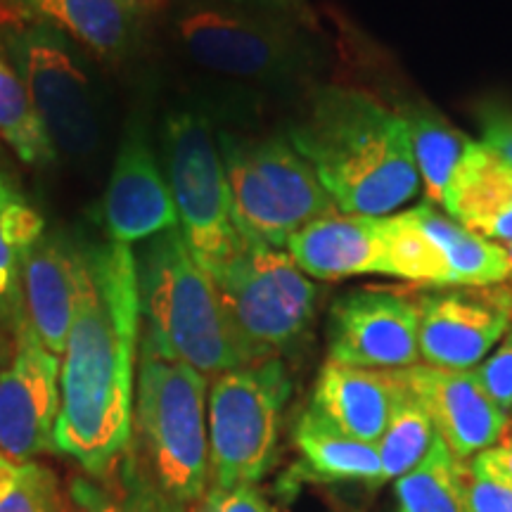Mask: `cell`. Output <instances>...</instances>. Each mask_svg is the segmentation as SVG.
<instances>
[{"label": "cell", "instance_id": "cell-1", "mask_svg": "<svg viewBox=\"0 0 512 512\" xmlns=\"http://www.w3.org/2000/svg\"><path fill=\"white\" fill-rule=\"evenodd\" d=\"M143 335L136 252L86 238L83 285L62 354L57 453L102 477L131 444L136 361Z\"/></svg>", "mask_w": 512, "mask_h": 512}, {"label": "cell", "instance_id": "cell-2", "mask_svg": "<svg viewBox=\"0 0 512 512\" xmlns=\"http://www.w3.org/2000/svg\"><path fill=\"white\" fill-rule=\"evenodd\" d=\"M285 133L344 214L392 216L420 195L406 119L373 93L313 86Z\"/></svg>", "mask_w": 512, "mask_h": 512}, {"label": "cell", "instance_id": "cell-3", "mask_svg": "<svg viewBox=\"0 0 512 512\" xmlns=\"http://www.w3.org/2000/svg\"><path fill=\"white\" fill-rule=\"evenodd\" d=\"M171 36L202 72L254 86L304 83L316 67V27L254 0H171Z\"/></svg>", "mask_w": 512, "mask_h": 512}, {"label": "cell", "instance_id": "cell-4", "mask_svg": "<svg viewBox=\"0 0 512 512\" xmlns=\"http://www.w3.org/2000/svg\"><path fill=\"white\" fill-rule=\"evenodd\" d=\"M136 268L140 342L207 377L245 366L214 280L190 254L181 230L171 228L143 242Z\"/></svg>", "mask_w": 512, "mask_h": 512}, {"label": "cell", "instance_id": "cell-5", "mask_svg": "<svg viewBox=\"0 0 512 512\" xmlns=\"http://www.w3.org/2000/svg\"><path fill=\"white\" fill-rule=\"evenodd\" d=\"M209 377L140 342L128 451L176 505L192 510L209 489Z\"/></svg>", "mask_w": 512, "mask_h": 512}, {"label": "cell", "instance_id": "cell-6", "mask_svg": "<svg viewBox=\"0 0 512 512\" xmlns=\"http://www.w3.org/2000/svg\"><path fill=\"white\" fill-rule=\"evenodd\" d=\"M230 214L242 242L285 249L297 230L339 211L287 133L219 131Z\"/></svg>", "mask_w": 512, "mask_h": 512}, {"label": "cell", "instance_id": "cell-7", "mask_svg": "<svg viewBox=\"0 0 512 512\" xmlns=\"http://www.w3.org/2000/svg\"><path fill=\"white\" fill-rule=\"evenodd\" d=\"M214 280L245 366L283 358L309 339L318 287L287 249L247 245Z\"/></svg>", "mask_w": 512, "mask_h": 512}, {"label": "cell", "instance_id": "cell-8", "mask_svg": "<svg viewBox=\"0 0 512 512\" xmlns=\"http://www.w3.org/2000/svg\"><path fill=\"white\" fill-rule=\"evenodd\" d=\"M292 377L285 361L249 363L209 384V486L256 484L278 456Z\"/></svg>", "mask_w": 512, "mask_h": 512}, {"label": "cell", "instance_id": "cell-9", "mask_svg": "<svg viewBox=\"0 0 512 512\" xmlns=\"http://www.w3.org/2000/svg\"><path fill=\"white\" fill-rule=\"evenodd\" d=\"M164 174L190 254L216 278L245 247L230 214L219 131L200 110H174L162 126Z\"/></svg>", "mask_w": 512, "mask_h": 512}, {"label": "cell", "instance_id": "cell-10", "mask_svg": "<svg viewBox=\"0 0 512 512\" xmlns=\"http://www.w3.org/2000/svg\"><path fill=\"white\" fill-rule=\"evenodd\" d=\"M0 55L27 86L57 155L91 157L102 143L100 105L72 38L48 24L0 17Z\"/></svg>", "mask_w": 512, "mask_h": 512}, {"label": "cell", "instance_id": "cell-11", "mask_svg": "<svg viewBox=\"0 0 512 512\" xmlns=\"http://www.w3.org/2000/svg\"><path fill=\"white\" fill-rule=\"evenodd\" d=\"M384 275L418 287H491L508 283V252L479 238L434 204L384 216Z\"/></svg>", "mask_w": 512, "mask_h": 512}, {"label": "cell", "instance_id": "cell-12", "mask_svg": "<svg viewBox=\"0 0 512 512\" xmlns=\"http://www.w3.org/2000/svg\"><path fill=\"white\" fill-rule=\"evenodd\" d=\"M420 294L394 287H358L328 313V361L368 370L420 363Z\"/></svg>", "mask_w": 512, "mask_h": 512}, {"label": "cell", "instance_id": "cell-13", "mask_svg": "<svg viewBox=\"0 0 512 512\" xmlns=\"http://www.w3.org/2000/svg\"><path fill=\"white\" fill-rule=\"evenodd\" d=\"M62 358L46 349L27 323L15 335V354L0 373V453L15 463L57 453Z\"/></svg>", "mask_w": 512, "mask_h": 512}, {"label": "cell", "instance_id": "cell-14", "mask_svg": "<svg viewBox=\"0 0 512 512\" xmlns=\"http://www.w3.org/2000/svg\"><path fill=\"white\" fill-rule=\"evenodd\" d=\"M512 328V285L453 287L420 294V361L472 370Z\"/></svg>", "mask_w": 512, "mask_h": 512}, {"label": "cell", "instance_id": "cell-15", "mask_svg": "<svg viewBox=\"0 0 512 512\" xmlns=\"http://www.w3.org/2000/svg\"><path fill=\"white\" fill-rule=\"evenodd\" d=\"M107 240L140 245L178 228V214L164 169L140 121H128L102 197Z\"/></svg>", "mask_w": 512, "mask_h": 512}, {"label": "cell", "instance_id": "cell-16", "mask_svg": "<svg viewBox=\"0 0 512 512\" xmlns=\"http://www.w3.org/2000/svg\"><path fill=\"white\" fill-rule=\"evenodd\" d=\"M448 451L467 463L477 453L498 444L510 425V413L486 396L472 370H451L415 363L399 370Z\"/></svg>", "mask_w": 512, "mask_h": 512}, {"label": "cell", "instance_id": "cell-17", "mask_svg": "<svg viewBox=\"0 0 512 512\" xmlns=\"http://www.w3.org/2000/svg\"><path fill=\"white\" fill-rule=\"evenodd\" d=\"M162 0H0V17L48 24L102 60L119 62L143 43Z\"/></svg>", "mask_w": 512, "mask_h": 512}, {"label": "cell", "instance_id": "cell-18", "mask_svg": "<svg viewBox=\"0 0 512 512\" xmlns=\"http://www.w3.org/2000/svg\"><path fill=\"white\" fill-rule=\"evenodd\" d=\"M86 238L74 230H46L24 264V311L29 325L55 356L64 354L83 285Z\"/></svg>", "mask_w": 512, "mask_h": 512}, {"label": "cell", "instance_id": "cell-19", "mask_svg": "<svg viewBox=\"0 0 512 512\" xmlns=\"http://www.w3.org/2000/svg\"><path fill=\"white\" fill-rule=\"evenodd\" d=\"M285 249L294 264L316 280L384 275V216L335 211L297 230Z\"/></svg>", "mask_w": 512, "mask_h": 512}, {"label": "cell", "instance_id": "cell-20", "mask_svg": "<svg viewBox=\"0 0 512 512\" xmlns=\"http://www.w3.org/2000/svg\"><path fill=\"white\" fill-rule=\"evenodd\" d=\"M401 392L399 370H368L325 361L313 387L311 411L347 437L377 444Z\"/></svg>", "mask_w": 512, "mask_h": 512}, {"label": "cell", "instance_id": "cell-21", "mask_svg": "<svg viewBox=\"0 0 512 512\" xmlns=\"http://www.w3.org/2000/svg\"><path fill=\"white\" fill-rule=\"evenodd\" d=\"M441 209L479 238L512 242V164L482 140H467Z\"/></svg>", "mask_w": 512, "mask_h": 512}, {"label": "cell", "instance_id": "cell-22", "mask_svg": "<svg viewBox=\"0 0 512 512\" xmlns=\"http://www.w3.org/2000/svg\"><path fill=\"white\" fill-rule=\"evenodd\" d=\"M46 230V219L31 197L0 166V323L12 335L29 323L24 311V264Z\"/></svg>", "mask_w": 512, "mask_h": 512}, {"label": "cell", "instance_id": "cell-23", "mask_svg": "<svg viewBox=\"0 0 512 512\" xmlns=\"http://www.w3.org/2000/svg\"><path fill=\"white\" fill-rule=\"evenodd\" d=\"M292 439L306 475L323 482L384 484L375 444L347 437L311 408L299 415Z\"/></svg>", "mask_w": 512, "mask_h": 512}, {"label": "cell", "instance_id": "cell-24", "mask_svg": "<svg viewBox=\"0 0 512 512\" xmlns=\"http://www.w3.org/2000/svg\"><path fill=\"white\" fill-rule=\"evenodd\" d=\"M67 512H190L159 491L131 451L107 475H76L67 486Z\"/></svg>", "mask_w": 512, "mask_h": 512}, {"label": "cell", "instance_id": "cell-25", "mask_svg": "<svg viewBox=\"0 0 512 512\" xmlns=\"http://www.w3.org/2000/svg\"><path fill=\"white\" fill-rule=\"evenodd\" d=\"M396 110L406 119L408 133H411L413 159L415 166H418L427 204L439 207L446 185L451 181L470 138H465L456 128L448 126L437 112L427 110V107L406 105L396 107Z\"/></svg>", "mask_w": 512, "mask_h": 512}, {"label": "cell", "instance_id": "cell-26", "mask_svg": "<svg viewBox=\"0 0 512 512\" xmlns=\"http://www.w3.org/2000/svg\"><path fill=\"white\" fill-rule=\"evenodd\" d=\"M0 138L15 152L19 162L31 169H48L60 157L27 86L3 55H0Z\"/></svg>", "mask_w": 512, "mask_h": 512}, {"label": "cell", "instance_id": "cell-27", "mask_svg": "<svg viewBox=\"0 0 512 512\" xmlns=\"http://www.w3.org/2000/svg\"><path fill=\"white\" fill-rule=\"evenodd\" d=\"M460 463L437 437L418 467L394 482L399 512H467L460 489Z\"/></svg>", "mask_w": 512, "mask_h": 512}, {"label": "cell", "instance_id": "cell-28", "mask_svg": "<svg viewBox=\"0 0 512 512\" xmlns=\"http://www.w3.org/2000/svg\"><path fill=\"white\" fill-rule=\"evenodd\" d=\"M437 430H434L430 415L420 406L418 399L408 392L403 384V392L396 401L392 418L384 427L380 441H377V456L382 463L384 482L389 479H401L403 475L418 467L427 453L432 451L434 441H437Z\"/></svg>", "mask_w": 512, "mask_h": 512}, {"label": "cell", "instance_id": "cell-29", "mask_svg": "<svg viewBox=\"0 0 512 512\" xmlns=\"http://www.w3.org/2000/svg\"><path fill=\"white\" fill-rule=\"evenodd\" d=\"M0 512H67V491H62L53 467L36 460L15 463L3 456Z\"/></svg>", "mask_w": 512, "mask_h": 512}, {"label": "cell", "instance_id": "cell-30", "mask_svg": "<svg viewBox=\"0 0 512 512\" xmlns=\"http://www.w3.org/2000/svg\"><path fill=\"white\" fill-rule=\"evenodd\" d=\"M472 375L498 408L512 413V328L498 347L472 368Z\"/></svg>", "mask_w": 512, "mask_h": 512}, {"label": "cell", "instance_id": "cell-31", "mask_svg": "<svg viewBox=\"0 0 512 512\" xmlns=\"http://www.w3.org/2000/svg\"><path fill=\"white\" fill-rule=\"evenodd\" d=\"M460 489L467 512H512L510 486L477 475L467 463H460Z\"/></svg>", "mask_w": 512, "mask_h": 512}, {"label": "cell", "instance_id": "cell-32", "mask_svg": "<svg viewBox=\"0 0 512 512\" xmlns=\"http://www.w3.org/2000/svg\"><path fill=\"white\" fill-rule=\"evenodd\" d=\"M190 512H273L271 505L256 489V484H242L233 489H219L209 486L202 501Z\"/></svg>", "mask_w": 512, "mask_h": 512}, {"label": "cell", "instance_id": "cell-33", "mask_svg": "<svg viewBox=\"0 0 512 512\" xmlns=\"http://www.w3.org/2000/svg\"><path fill=\"white\" fill-rule=\"evenodd\" d=\"M467 465L486 479H494L512 489V437H503L498 444L489 446L486 451L477 453L467 460Z\"/></svg>", "mask_w": 512, "mask_h": 512}, {"label": "cell", "instance_id": "cell-34", "mask_svg": "<svg viewBox=\"0 0 512 512\" xmlns=\"http://www.w3.org/2000/svg\"><path fill=\"white\" fill-rule=\"evenodd\" d=\"M479 124H482V143L512 164V110L486 107L479 114Z\"/></svg>", "mask_w": 512, "mask_h": 512}, {"label": "cell", "instance_id": "cell-35", "mask_svg": "<svg viewBox=\"0 0 512 512\" xmlns=\"http://www.w3.org/2000/svg\"><path fill=\"white\" fill-rule=\"evenodd\" d=\"M254 3L266 5V8H271L275 12H283V15H287V17L299 19V22L318 29L316 12H313L309 0H254Z\"/></svg>", "mask_w": 512, "mask_h": 512}, {"label": "cell", "instance_id": "cell-36", "mask_svg": "<svg viewBox=\"0 0 512 512\" xmlns=\"http://www.w3.org/2000/svg\"><path fill=\"white\" fill-rule=\"evenodd\" d=\"M12 354H15V335L0 323V373L8 368Z\"/></svg>", "mask_w": 512, "mask_h": 512}, {"label": "cell", "instance_id": "cell-37", "mask_svg": "<svg viewBox=\"0 0 512 512\" xmlns=\"http://www.w3.org/2000/svg\"><path fill=\"white\" fill-rule=\"evenodd\" d=\"M505 252H508V264H510V275H508V285H512V242H508V245H503Z\"/></svg>", "mask_w": 512, "mask_h": 512}, {"label": "cell", "instance_id": "cell-38", "mask_svg": "<svg viewBox=\"0 0 512 512\" xmlns=\"http://www.w3.org/2000/svg\"><path fill=\"white\" fill-rule=\"evenodd\" d=\"M0 458H3V453H0Z\"/></svg>", "mask_w": 512, "mask_h": 512}]
</instances>
